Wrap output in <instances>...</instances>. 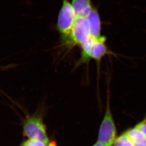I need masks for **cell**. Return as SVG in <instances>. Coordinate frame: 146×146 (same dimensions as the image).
Listing matches in <instances>:
<instances>
[{"label": "cell", "mask_w": 146, "mask_h": 146, "mask_svg": "<svg viewBox=\"0 0 146 146\" xmlns=\"http://www.w3.org/2000/svg\"><path fill=\"white\" fill-rule=\"evenodd\" d=\"M23 135L29 139L40 141L49 145L46 128L44 123L42 114L39 111L27 116L23 121Z\"/></svg>", "instance_id": "6da1fadb"}, {"label": "cell", "mask_w": 146, "mask_h": 146, "mask_svg": "<svg viewBox=\"0 0 146 146\" xmlns=\"http://www.w3.org/2000/svg\"><path fill=\"white\" fill-rule=\"evenodd\" d=\"M110 92L107 91L106 111L99 131L98 141L106 146H112L117 137L116 127L110 107Z\"/></svg>", "instance_id": "7a4b0ae2"}, {"label": "cell", "mask_w": 146, "mask_h": 146, "mask_svg": "<svg viewBox=\"0 0 146 146\" xmlns=\"http://www.w3.org/2000/svg\"><path fill=\"white\" fill-rule=\"evenodd\" d=\"M76 18V14L71 3L68 0H63L62 7L58 16L56 28L64 43L68 44V42Z\"/></svg>", "instance_id": "3957f363"}, {"label": "cell", "mask_w": 146, "mask_h": 146, "mask_svg": "<svg viewBox=\"0 0 146 146\" xmlns=\"http://www.w3.org/2000/svg\"><path fill=\"white\" fill-rule=\"evenodd\" d=\"M91 38L90 25L87 18L76 16L68 44L81 46Z\"/></svg>", "instance_id": "277c9868"}, {"label": "cell", "mask_w": 146, "mask_h": 146, "mask_svg": "<svg viewBox=\"0 0 146 146\" xmlns=\"http://www.w3.org/2000/svg\"><path fill=\"white\" fill-rule=\"evenodd\" d=\"M106 38L104 36L101 39L94 41L89 52V61L93 59L99 62L104 56L111 54L106 45Z\"/></svg>", "instance_id": "5b68a950"}, {"label": "cell", "mask_w": 146, "mask_h": 146, "mask_svg": "<svg viewBox=\"0 0 146 146\" xmlns=\"http://www.w3.org/2000/svg\"><path fill=\"white\" fill-rule=\"evenodd\" d=\"M90 25L91 38L95 40H99L103 38L101 36V22L98 11L93 6L90 14L86 18Z\"/></svg>", "instance_id": "8992f818"}, {"label": "cell", "mask_w": 146, "mask_h": 146, "mask_svg": "<svg viewBox=\"0 0 146 146\" xmlns=\"http://www.w3.org/2000/svg\"><path fill=\"white\" fill-rule=\"evenodd\" d=\"M71 4L76 16L87 18L93 6L91 0H71Z\"/></svg>", "instance_id": "52a82bcc"}, {"label": "cell", "mask_w": 146, "mask_h": 146, "mask_svg": "<svg viewBox=\"0 0 146 146\" xmlns=\"http://www.w3.org/2000/svg\"><path fill=\"white\" fill-rule=\"evenodd\" d=\"M133 146H146V136L135 126L126 131Z\"/></svg>", "instance_id": "ba28073f"}, {"label": "cell", "mask_w": 146, "mask_h": 146, "mask_svg": "<svg viewBox=\"0 0 146 146\" xmlns=\"http://www.w3.org/2000/svg\"><path fill=\"white\" fill-rule=\"evenodd\" d=\"M113 146H133L129 135L125 131L117 138Z\"/></svg>", "instance_id": "9c48e42d"}, {"label": "cell", "mask_w": 146, "mask_h": 146, "mask_svg": "<svg viewBox=\"0 0 146 146\" xmlns=\"http://www.w3.org/2000/svg\"><path fill=\"white\" fill-rule=\"evenodd\" d=\"M30 146H48L40 141H36L34 139H28L27 141Z\"/></svg>", "instance_id": "30bf717a"}, {"label": "cell", "mask_w": 146, "mask_h": 146, "mask_svg": "<svg viewBox=\"0 0 146 146\" xmlns=\"http://www.w3.org/2000/svg\"><path fill=\"white\" fill-rule=\"evenodd\" d=\"M135 126L138 128L146 136V123H143L140 122Z\"/></svg>", "instance_id": "8fae6325"}, {"label": "cell", "mask_w": 146, "mask_h": 146, "mask_svg": "<svg viewBox=\"0 0 146 146\" xmlns=\"http://www.w3.org/2000/svg\"><path fill=\"white\" fill-rule=\"evenodd\" d=\"M93 146H106V145L100 143V142L97 141L96 144H94V145H93Z\"/></svg>", "instance_id": "7c38bea8"}, {"label": "cell", "mask_w": 146, "mask_h": 146, "mask_svg": "<svg viewBox=\"0 0 146 146\" xmlns=\"http://www.w3.org/2000/svg\"><path fill=\"white\" fill-rule=\"evenodd\" d=\"M20 146H30L29 145L28 142L27 141H26L25 142H23L22 144Z\"/></svg>", "instance_id": "4fadbf2b"}, {"label": "cell", "mask_w": 146, "mask_h": 146, "mask_svg": "<svg viewBox=\"0 0 146 146\" xmlns=\"http://www.w3.org/2000/svg\"><path fill=\"white\" fill-rule=\"evenodd\" d=\"M48 146H56V144H55V142H51V143H49V145H48Z\"/></svg>", "instance_id": "5bb4252c"}, {"label": "cell", "mask_w": 146, "mask_h": 146, "mask_svg": "<svg viewBox=\"0 0 146 146\" xmlns=\"http://www.w3.org/2000/svg\"><path fill=\"white\" fill-rule=\"evenodd\" d=\"M141 122L143 123H146V114L145 115V117L141 121Z\"/></svg>", "instance_id": "9a60e30c"}]
</instances>
